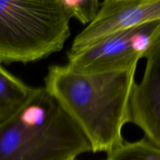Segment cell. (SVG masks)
Returning <instances> with one entry per match:
<instances>
[{"label": "cell", "mask_w": 160, "mask_h": 160, "mask_svg": "<svg viewBox=\"0 0 160 160\" xmlns=\"http://www.w3.org/2000/svg\"><path fill=\"white\" fill-rule=\"evenodd\" d=\"M136 70L134 65L120 71L82 73L52 65L44 88L79 127L92 152L109 153L124 142L122 130L131 122L129 98Z\"/></svg>", "instance_id": "1"}, {"label": "cell", "mask_w": 160, "mask_h": 160, "mask_svg": "<svg viewBox=\"0 0 160 160\" xmlns=\"http://www.w3.org/2000/svg\"><path fill=\"white\" fill-rule=\"evenodd\" d=\"M91 152L79 127L44 88L0 125V160H67Z\"/></svg>", "instance_id": "2"}, {"label": "cell", "mask_w": 160, "mask_h": 160, "mask_svg": "<svg viewBox=\"0 0 160 160\" xmlns=\"http://www.w3.org/2000/svg\"><path fill=\"white\" fill-rule=\"evenodd\" d=\"M70 19L62 0H0V63L37 62L61 51Z\"/></svg>", "instance_id": "3"}, {"label": "cell", "mask_w": 160, "mask_h": 160, "mask_svg": "<svg viewBox=\"0 0 160 160\" xmlns=\"http://www.w3.org/2000/svg\"><path fill=\"white\" fill-rule=\"evenodd\" d=\"M160 45V20L116 33L78 52H67V66L82 73L120 71L138 65Z\"/></svg>", "instance_id": "4"}, {"label": "cell", "mask_w": 160, "mask_h": 160, "mask_svg": "<svg viewBox=\"0 0 160 160\" xmlns=\"http://www.w3.org/2000/svg\"><path fill=\"white\" fill-rule=\"evenodd\" d=\"M159 20L160 0H105L95 19L76 36L69 52H78L116 33Z\"/></svg>", "instance_id": "5"}, {"label": "cell", "mask_w": 160, "mask_h": 160, "mask_svg": "<svg viewBox=\"0 0 160 160\" xmlns=\"http://www.w3.org/2000/svg\"><path fill=\"white\" fill-rule=\"evenodd\" d=\"M142 82L134 83L129 98L131 122L144 131L145 138L160 148V45L145 57Z\"/></svg>", "instance_id": "6"}, {"label": "cell", "mask_w": 160, "mask_h": 160, "mask_svg": "<svg viewBox=\"0 0 160 160\" xmlns=\"http://www.w3.org/2000/svg\"><path fill=\"white\" fill-rule=\"evenodd\" d=\"M37 88L28 86L0 63V125L20 110Z\"/></svg>", "instance_id": "7"}, {"label": "cell", "mask_w": 160, "mask_h": 160, "mask_svg": "<svg viewBox=\"0 0 160 160\" xmlns=\"http://www.w3.org/2000/svg\"><path fill=\"white\" fill-rule=\"evenodd\" d=\"M104 160H160V148L146 138L134 142H123L107 153Z\"/></svg>", "instance_id": "8"}, {"label": "cell", "mask_w": 160, "mask_h": 160, "mask_svg": "<svg viewBox=\"0 0 160 160\" xmlns=\"http://www.w3.org/2000/svg\"><path fill=\"white\" fill-rule=\"evenodd\" d=\"M71 18H76L83 24L90 23L100 8L99 0H62Z\"/></svg>", "instance_id": "9"}, {"label": "cell", "mask_w": 160, "mask_h": 160, "mask_svg": "<svg viewBox=\"0 0 160 160\" xmlns=\"http://www.w3.org/2000/svg\"><path fill=\"white\" fill-rule=\"evenodd\" d=\"M67 160H77L76 159H67Z\"/></svg>", "instance_id": "10"}]
</instances>
